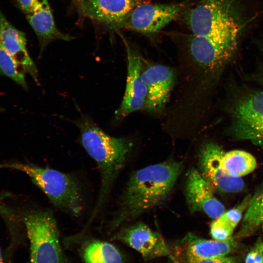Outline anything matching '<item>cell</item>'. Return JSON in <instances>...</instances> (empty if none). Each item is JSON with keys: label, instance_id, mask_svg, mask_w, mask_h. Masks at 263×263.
Here are the masks:
<instances>
[{"label": "cell", "instance_id": "cell-13", "mask_svg": "<svg viewBox=\"0 0 263 263\" xmlns=\"http://www.w3.org/2000/svg\"><path fill=\"white\" fill-rule=\"evenodd\" d=\"M141 78L147 91L145 108L151 113L161 111L173 86L172 69L163 65H154L142 72Z\"/></svg>", "mask_w": 263, "mask_h": 263}, {"label": "cell", "instance_id": "cell-26", "mask_svg": "<svg viewBox=\"0 0 263 263\" xmlns=\"http://www.w3.org/2000/svg\"><path fill=\"white\" fill-rule=\"evenodd\" d=\"M0 215L8 222L11 221L16 216L12 210L1 205H0Z\"/></svg>", "mask_w": 263, "mask_h": 263}, {"label": "cell", "instance_id": "cell-8", "mask_svg": "<svg viewBox=\"0 0 263 263\" xmlns=\"http://www.w3.org/2000/svg\"><path fill=\"white\" fill-rule=\"evenodd\" d=\"M225 151L218 144L209 142L199 152L200 172L213 188L226 193H237L244 188L241 177L227 174L221 166V158Z\"/></svg>", "mask_w": 263, "mask_h": 263}, {"label": "cell", "instance_id": "cell-27", "mask_svg": "<svg viewBox=\"0 0 263 263\" xmlns=\"http://www.w3.org/2000/svg\"><path fill=\"white\" fill-rule=\"evenodd\" d=\"M0 263H5L0 247Z\"/></svg>", "mask_w": 263, "mask_h": 263}, {"label": "cell", "instance_id": "cell-5", "mask_svg": "<svg viewBox=\"0 0 263 263\" xmlns=\"http://www.w3.org/2000/svg\"><path fill=\"white\" fill-rule=\"evenodd\" d=\"M30 242V263H65L57 223L50 211L34 210L23 215Z\"/></svg>", "mask_w": 263, "mask_h": 263}, {"label": "cell", "instance_id": "cell-16", "mask_svg": "<svg viewBox=\"0 0 263 263\" xmlns=\"http://www.w3.org/2000/svg\"><path fill=\"white\" fill-rule=\"evenodd\" d=\"M0 46L38 81L37 69L28 53L25 34L9 21L0 9Z\"/></svg>", "mask_w": 263, "mask_h": 263}, {"label": "cell", "instance_id": "cell-9", "mask_svg": "<svg viewBox=\"0 0 263 263\" xmlns=\"http://www.w3.org/2000/svg\"><path fill=\"white\" fill-rule=\"evenodd\" d=\"M112 239L128 245L147 260L166 256L170 252L162 236L142 223L122 228Z\"/></svg>", "mask_w": 263, "mask_h": 263}, {"label": "cell", "instance_id": "cell-10", "mask_svg": "<svg viewBox=\"0 0 263 263\" xmlns=\"http://www.w3.org/2000/svg\"><path fill=\"white\" fill-rule=\"evenodd\" d=\"M213 188L200 172L195 169L188 173L185 185V197L192 213L203 212L217 219L225 212L223 204L214 196Z\"/></svg>", "mask_w": 263, "mask_h": 263}, {"label": "cell", "instance_id": "cell-1", "mask_svg": "<svg viewBox=\"0 0 263 263\" xmlns=\"http://www.w3.org/2000/svg\"><path fill=\"white\" fill-rule=\"evenodd\" d=\"M183 168V162L167 161L134 172L127 182L119 209L110 223L113 230L146 212L169 195Z\"/></svg>", "mask_w": 263, "mask_h": 263}, {"label": "cell", "instance_id": "cell-20", "mask_svg": "<svg viewBox=\"0 0 263 263\" xmlns=\"http://www.w3.org/2000/svg\"><path fill=\"white\" fill-rule=\"evenodd\" d=\"M221 166L228 175L241 177L253 172L257 167V161L251 154L241 150L225 151L221 158Z\"/></svg>", "mask_w": 263, "mask_h": 263}, {"label": "cell", "instance_id": "cell-2", "mask_svg": "<svg viewBox=\"0 0 263 263\" xmlns=\"http://www.w3.org/2000/svg\"><path fill=\"white\" fill-rule=\"evenodd\" d=\"M76 125L80 130L82 145L96 163L100 175L97 199L81 231L84 233L105 206L115 179L127 158L129 144L123 138L108 135L88 117H81Z\"/></svg>", "mask_w": 263, "mask_h": 263}, {"label": "cell", "instance_id": "cell-19", "mask_svg": "<svg viewBox=\"0 0 263 263\" xmlns=\"http://www.w3.org/2000/svg\"><path fill=\"white\" fill-rule=\"evenodd\" d=\"M263 226V187L251 196L244 212L236 238L251 235Z\"/></svg>", "mask_w": 263, "mask_h": 263}, {"label": "cell", "instance_id": "cell-25", "mask_svg": "<svg viewBox=\"0 0 263 263\" xmlns=\"http://www.w3.org/2000/svg\"><path fill=\"white\" fill-rule=\"evenodd\" d=\"M187 263H238V260L232 256H223L200 260Z\"/></svg>", "mask_w": 263, "mask_h": 263}, {"label": "cell", "instance_id": "cell-29", "mask_svg": "<svg viewBox=\"0 0 263 263\" xmlns=\"http://www.w3.org/2000/svg\"><path fill=\"white\" fill-rule=\"evenodd\" d=\"M133 0L136 2V1L138 0Z\"/></svg>", "mask_w": 263, "mask_h": 263}, {"label": "cell", "instance_id": "cell-24", "mask_svg": "<svg viewBox=\"0 0 263 263\" xmlns=\"http://www.w3.org/2000/svg\"><path fill=\"white\" fill-rule=\"evenodd\" d=\"M44 0H14L18 7L25 14L33 10Z\"/></svg>", "mask_w": 263, "mask_h": 263}, {"label": "cell", "instance_id": "cell-23", "mask_svg": "<svg viewBox=\"0 0 263 263\" xmlns=\"http://www.w3.org/2000/svg\"><path fill=\"white\" fill-rule=\"evenodd\" d=\"M245 263H263V239L259 237L250 248Z\"/></svg>", "mask_w": 263, "mask_h": 263}, {"label": "cell", "instance_id": "cell-7", "mask_svg": "<svg viewBox=\"0 0 263 263\" xmlns=\"http://www.w3.org/2000/svg\"><path fill=\"white\" fill-rule=\"evenodd\" d=\"M185 5V2L135 5L116 27L145 34L154 33L175 19Z\"/></svg>", "mask_w": 263, "mask_h": 263}, {"label": "cell", "instance_id": "cell-21", "mask_svg": "<svg viewBox=\"0 0 263 263\" xmlns=\"http://www.w3.org/2000/svg\"><path fill=\"white\" fill-rule=\"evenodd\" d=\"M83 257L85 263H123L122 256L113 244L95 240L85 247Z\"/></svg>", "mask_w": 263, "mask_h": 263}, {"label": "cell", "instance_id": "cell-14", "mask_svg": "<svg viewBox=\"0 0 263 263\" xmlns=\"http://www.w3.org/2000/svg\"><path fill=\"white\" fill-rule=\"evenodd\" d=\"M238 44L229 40L193 35L189 49L198 63L213 69L226 62L235 53Z\"/></svg>", "mask_w": 263, "mask_h": 263}, {"label": "cell", "instance_id": "cell-28", "mask_svg": "<svg viewBox=\"0 0 263 263\" xmlns=\"http://www.w3.org/2000/svg\"><path fill=\"white\" fill-rule=\"evenodd\" d=\"M74 0L75 2V1H77L79 0Z\"/></svg>", "mask_w": 263, "mask_h": 263}, {"label": "cell", "instance_id": "cell-18", "mask_svg": "<svg viewBox=\"0 0 263 263\" xmlns=\"http://www.w3.org/2000/svg\"><path fill=\"white\" fill-rule=\"evenodd\" d=\"M251 196L246 195L239 205L225 211L211 224L210 232L214 240L224 241L233 238L234 230L241 222Z\"/></svg>", "mask_w": 263, "mask_h": 263}, {"label": "cell", "instance_id": "cell-17", "mask_svg": "<svg viewBox=\"0 0 263 263\" xmlns=\"http://www.w3.org/2000/svg\"><path fill=\"white\" fill-rule=\"evenodd\" d=\"M39 42L40 53L51 42L69 41L73 38L61 32L56 27L47 0H44L33 10L25 14Z\"/></svg>", "mask_w": 263, "mask_h": 263}, {"label": "cell", "instance_id": "cell-4", "mask_svg": "<svg viewBox=\"0 0 263 263\" xmlns=\"http://www.w3.org/2000/svg\"><path fill=\"white\" fill-rule=\"evenodd\" d=\"M187 21L193 35L238 42L245 25L237 0H201Z\"/></svg>", "mask_w": 263, "mask_h": 263}, {"label": "cell", "instance_id": "cell-12", "mask_svg": "<svg viewBox=\"0 0 263 263\" xmlns=\"http://www.w3.org/2000/svg\"><path fill=\"white\" fill-rule=\"evenodd\" d=\"M238 244L233 238L226 241L207 240L189 233L176 245V262L187 263L195 261L228 256L236 251Z\"/></svg>", "mask_w": 263, "mask_h": 263}, {"label": "cell", "instance_id": "cell-6", "mask_svg": "<svg viewBox=\"0 0 263 263\" xmlns=\"http://www.w3.org/2000/svg\"><path fill=\"white\" fill-rule=\"evenodd\" d=\"M231 117L233 137L263 146V91H250L238 98Z\"/></svg>", "mask_w": 263, "mask_h": 263}, {"label": "cell", "instance_id": "cell-22", "mask_svg": "<svg viewBox=\"0 0 263 263\" xmlns=\"http://www.w3.org/2000/svg\"><path fill=\"white\" fill-rule=\"evenodd\" d=\"M25 71L12 57L0 46V75L6 76L27 89Z\"/></svg>", "mask_w": 263, "mask_h": 263}, {"label": "cell", "instance_id": "cell-15", "mask_svg": "<svg viewBox=\"0 0 263 263\" xmlns=\"http://www.w3.org/2000/svg\"><path fill=\"white\" fill-rule=\"evenodd\" d=\"M84 16L115 28L135 6L133 0H79L75 2Z\"/></svg>", "mask_w": 263, "mask_h": 263}, {"label": "cell", "instance_id": "cell-3", "mask_svg": "<svg viewBox=\"0 0 263 263\" xmlns=\"http://www.w3.org/2000/svg\"><path fill=\"white\" fill-rule=\"evenodd\" d=\"M24 172L56 207L73 217L84 211L85 201L82 187L75 175L50 168L29 163L0 164Z\"/></svg>", "mask_w": 263, "mask_h": 263}, {"label": "cell", "instance_id": "cell-11", "mask_svg": "<svg viewBox=\"0 0 263 263\" xmlns=\"http://www.w3.org/2000/svg\"><path fill=\"white\" fill-rule=\"evenodd\" d=\"M124 42L127 53V76L123 100L115 113L118 119H122L145 106L147 94L141 78L140 56L126 41Z\"/></svg>", "mask_w": 263, "mask_h": 263}]
</instances>
